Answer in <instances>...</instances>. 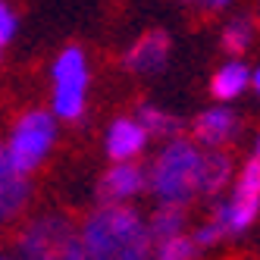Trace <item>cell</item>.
I'll use <instances>...</instances> for the list:
<instances>
[{"mask_svg": "<svg viewBox=\"0 0 260 260\" xmlns=\"http://www.w3.org/2000/svg\"><path fill=\"white\" fill-rule=\"evenodd\" d=\"M232 198H241V201H260V157H251L238 173V182H235V194Z\"/></svg>", "mask_w": 260, "mask_h": 260, "instance_id": "9a60e30c", "label": "cell"}, {"mask_svg": "<svg viewBox=\"0 0 260 260\" xmlns=\"http://www.w3.org/2000/svg\"><path fill=\"white\" fill-rule=\"evenodd\" d=\"M147 144V132L138 119H128V116H119L113 119L107 132V154L113 157L116 163H125V160H135Z\"/></svg>", "mask_w": 260, "mask_h": 260, "instance_id": "9c48e42d", "label": "cell"}, {"mask_svg": "<svg viewBox=\"0 0 260 260\" xmlns=\"http://www.w3.org/2000/svg\"><path fill=\"white\" fill-rule=\"evenodd\" d=\"M16 35V16H13V10L0 0V47L4 44H10V38Z\"/></svg>", "mask_w": 260, "mask_h": 260, "instance_id": "d6986e66", "label": "cell"}, {"mask_svg": "<svg viewBox=\"0 0 260 260\" xmlns=\"http://www.w3.org/2000/svg\"><path fill=\"white\" fill-rule=\"evenodd\" d=\"M0 260H7V257H0Z\"/></svg>", "mask_w": 260, "mask_h": 260, "instance_id": "603a6c76", "label": "cell"}, {"mask_svg": "<svg viewBox=\"0 0 260 260\" xmlns=\"http://www.w3.org/2000/svg\"><path fill=\"white\" fill-rule=\"evenodd\" d=\"M88 91V63L82 47H66L53 63V116L76 122L85 113Z\"/></svg>", "mask_w": 260, "mask_h": 260, "instance_id": "5b68a950", "label": "cell"}, {"mask_svg": "<svg viewBox=\"0 0 260 260\" xmlns=\"http://www.w3.org/2000/svg\"><path fill=\"white\" fill-rule=\"evenodd\" d=\"M88 260H147V222L125 204H101L82 222Z\"/></svg>", "mask_w": 260, "mask_h": 260, "instance_id": "6da1fadb", "label": "cell"}, {"mask_svg": "<svg viewBox=\"0 0 260 260\" xmlns=\"http://www.w3.org/2000/svg\"><path fill=\"white\" fill-rule=\"evenodd\" d=\"M53 138H57V125H53L50 113L28 110L25 116H19V122H16L13 135H10V144H7V154H10V163L16 166V173L28 176L47 157Z\"/></svg>", "mask_w": 260, "mask_h": 260, "instance_id": "277c9868", "label": "cell"}, {"mask_svg": "<svg viewBox=\"0 0 260 260\" xmlns=\"http://www.w3.org/2000/svg\"><path fill=\"white\" fill-rule=\"evenodd\" d=\"M160 260H163V257H160Z\"/></svg>", "mask_w": 260, "mask_h": 260, "instance_id": "cb8c5ba5", "label": "cell"}, {"mask_svg": "<svg viewBox=\"0 0 260 260\" xmlns=\"http://www.w3.org/2000/svg\"><path fill=\"white\" fill-rule=\"evenodd\" d=\"M248 85H251V69L245 63L232 60V63H226V66L216 69V76L210 82V91H213L216 101H235Z\"/></svg>", "mask_w": 260, "mask_h": 260, "instance_id": "7c38bea8", "label": "cell"}, {"mask_svg": "<svg viewBox=\"0 0 260 260\" xmlns=\"http://www.w3.org/2000/svg\"><path fill=\"white\" fill-rule=\"evenodd\" d=\"M28 194H31L28 179L22 173H16V166L10 163L7 147L0 144V222L19 216V210L28 201Z\"/></svg>", "mask_w": 260, "mask_h": 260, "instance_id": "52a82bcc", "label": "cell"}, {"mask_svg": "<svg viewBox=\"0 0 260 260\" xmlns=\"http://www.w3.org/2000/svg\"><path fill=\"white\" fill-rule=\"evenodd\" d=\"M138 122L144 125V132H151V135H176L182 128V122L173 113H166V110H160L154 104H141L138 107Z\"/></svg>", "mask_w": 260, "mask_h": 260, "instance_id": "5bb4252c", "label": "cell"}, {"mask_svg": "<svg viewBox=\"0 0 260 260\" xmlns=\"http://www.w3.org/2000/svg\"><path fill=\"white\" fill-rule=\"evenodd\" d=\"M157 254L163 260H194L198 257V245H194V238H188L182 232V235H176L170 241H163V245H157Z\"/></svg>", "mask_w": 260, "mask_h": 260, "instance_id": "e0dca14e", "label": "cell"}, {"mask_svg": "<svg viewBox=\"0 0 260 260\" xmlns=\"http://www.w3.org/2000/svg\"><path fill=\"white\" fill-rule=\"evenodd\" d=\"M251 22L248 19H232L226 25V31H222V47H226L229 53H241V50H248L251 44Z\"/></svg>", "mask_w": 260, "mask_h": 260, "instance_id": "2e32d148", "label": "cell"}, {"mask_svg": "<svg viewBox=\"0 0 260 260\" xmlns=\"http://www.w3.org/2000/svg\"><path fill=\"white\" fill-rule=\"evenodd\" d=\"M232 179V157L226 151H204V160H201V182H198V194L204 198H213L226 188V182Z\"/></svg>", "mask_w": 260, "mask_h": 260, "instance_id": "8fae6325", "label": "cell"}, {"mask_svg": "<svg viewBox=\"0 0 260 260\" xmlns=\"http://www.w3.org/2000/svg\"><path fill=\"white\" fill-rule=\"evenodd\" d=\"M201 160L204 154L191 141L176 138L166 144L151 166V176H147V185L157 194V201L173 204V207L191 204L198 194V182H201Z\"/></svg>", "mask_w": 260, "mask_h": 260, "instance_id": "7a4b0ae2", "label": "cell"}, {"mask_svg": "<svg viewBox=\"0 0 260 260\" xmlns=\"http://www.w3.org/2000/svg\"><path fill=\"white\" fill-rule=\"evenodd\" d=\"M238 128V119L229 107H213V110H204V113L194 119V135L201 144L207 147H222Z\"/></svg>", "mask_w": 260, "mask_h": 260, "instance_id": "30bf717a", "label": "cell"}, {"mask_svg": "<svg viewBox=\"0 0 260 260\" xmlns=\"http://www.w3.org/2000/svg\"><path fill=\"white\" fill-rule=\"evenodd\" d=\"M222 235H226V229H222L216 219H210V222H204V226H201L191 238H194V245H198V248H210V245H216Z\"/></svg>", "mask_w": 260, "mask_h": 260, "instance_id": "ac0fdd59", "label": "cell"}, {"mask_svg": "<svg viewBox=\"0 0 260 260\" xmlns=\"http://www.w3.org/2000/svg\"><path fill=\"white\" fill-rule=\"evenodd\" d=\"M147 185V176L141 166H135L132 160H125V163H116L113 170H110L104 179H101V201L104 204H122L128 198H135L141 188Z\"/></svg>", "mask_w": 260, "mask_h": 260, "instance_id": "ba28073f", "label": "cell"}, {"mask_svg": "<svg viewBox=\"0 0 260 260\" xmlns=\"http://www.w3.org/2000/svg\"><path fill=\"white\" fill-rule=\"evenodd\" d=\"M182 226H185V210L173 207V204H160L151 222H147V235H151L154 245H163V241L182 235Z\"/></svg>", "mask_w": 260, "mask_h": 260, "instance_id": "4fadbf2b", "label": "cell"}, {"mask_svg": "<svg viewBox=\"0 0 260 260\" xmlns=\"http://www.w3.org/2000/svg\"><path fill=\"white\" fill-rule=\"evenodd\" d=\"M251 85H254V91H257V94H260V66L251 72Z\"/></svg>", "mask_w": 260, "mask_h": 260, "instance_id": "44dd1931", "label": "cell"}, {"mask_svg": "<svg viewBox=\"0 0 260 260\" xmlns=\"http://www.w3.org/2000/svg\"><path fill=\"white\" fill-rule=\"evenodd\" d=\"M170 60V35L166 31H147L132 44V50L125 53L122 66L135 76H154L160 72Z\"/></svg>", "mask_w": 260, "mask_h": 260, "instance_id": "8992f818", "label": "cell"}, {"mask_svg": "<svg viewBox=\"0 0 260 260\" xmlns=\"http://www.w3.org/2000/svg\"><path fill=\"white\" fill-rule=\"evenodd\" d=\"M19 251L22 260H88L76 222L63 213H44L31 219L19 235Z\"/></svg>", "mask_w": 260, "mask_h": 260, "instance_id": "3957f363", "label": "cell"}, {"mask_svg": "<svg viewBox=\"0 0 260 260\" xmlns=\"http://www.w3.org/2000/svg\"><path fill=\"white\" fill-rule=\"evenodd\" d=\"M257 157H260V138H257Z\"/></svg>", "mask_w": 260, "mask_h": 260, "instance_id": "7402d4cb", "label": "cell"}, {"mask_svg": "<svg viewBox=\"0 0 260 260\" xmlns=\"http://www.w3.org/2000/svg\"><path fill=\"white\" fill-rule=\"evenodd\" d=\"M188 4H201L204 10H210V13H216V10H226L232 0H188Z\"/></svg>", "mask_w": 260, "mask_h": 260, "instance_id": "ffe728a7", "label": "cell"}]
</instances>
